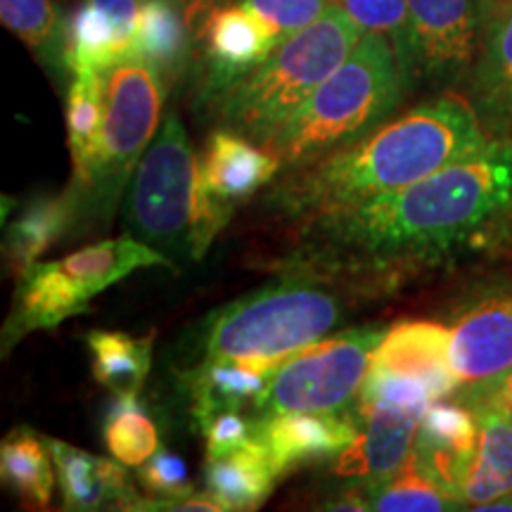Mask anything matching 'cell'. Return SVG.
<instances>
[{"label":"cell","mask_w":512,"mask_h":512,"mask_svg":"<svg viewBox=\"0 0 512 512\" xmlns=\"http://www.w3.org/2000/svg\"><path fill=\"white\" fill-rule=\"evenodd\" d=\"M105 444L126 467H140L159 448L155 420L145 411L140 392L117 394L105 415Z\"/></svg>","instance_id":"obj_29"},{"label":"cell","mask_w":512,"mask_h":512,"mask_svg":"<svg viewBox=\"0 0 512 512\" xmlns=\"http://www.w3.org/2000/svg\"><path fill=\"white\" fill-rule=\"evenodd\" d=\"M512 230V138L406 188L306 216L294 271L389 283L482 252Z\"/></svg>","instance_id":"obj_1"},{"label":"cell","mask_w":512,"mask_h":512,"mask_svg":"<svg viewBox=\"0 0 512 512\" xmlns=\"http://www.w3.org/2000/svg\"><path fill=\"white\" fill-rule=\"evenodd\" d=\"M358 437L335 458L337 477L377 486L411 458L422 413L408 408L368 403L356 408Z\"/></svg>","instance_id":"obj_12"},{"label":"cell","mask_w":512,"mask_h":512,"mask_svg":"<svg viewBox=\"0 0 512 512\" xmlns=\"http://www.w3.org/2000/svg\"><path fill=\"white\" fill-rule=\"evenodd\" d=\"M192 38L195 36L188 19L176 0H143L133 53L150 62L164 81L176 79L183 72Z\"/></svg>","instance_id":"obj_26"},{"label":"cell","mask_w":512,"mask_h":512,"mask_svg":"<svg viewBox=\"0 0 512 512\" xmlns=\"http://www.w3.org/2000/svg\"><path fill=\"white\" fill-rule=\"evenodd\" d=\"M200 430L207 444V458H221L254 439L256 418H245L238 411H221L202 420Z\"/></svg>","instance_id":"obj_34"},{"label":"cell","mask_w":512,"mask_h":512,"mask_svg":"<svg viewBox=\"0 0 512 512\" xmlns=\"http://www.w3.org/2000/svg\"><path fill=\"white\" fill-rule=\"evenodd\" d=\"M451 361L460 387L512 368V275L463 299L451 318Z\"/></svg>","instance_id":"obj_11"},{"label":"cell","mask_w":512,"mask_h":512,"mask_svg":"<svg viewBox=\"0 0 512 512\" xmlns=\"http://www.w3.org/2000/svg\"><path fill=\"white\" fill-rule=\"evenodd\" d=\"M363 31L387 36L401 57L406 46L408 0H335Z\"/></svg>","instance_id":"obj_32"},{"label":"cell","mask_w":512,"mask_h":512,"mask_svg":"<svg viewBox=\"0 0 512 512\" xmlns=\"http://www.w3.org/2000/svg\"><path fill=\"white\" fill-rule=\"evenodd\" d=\"M342 316L335 292L318 275L290 273L211 313L202 325V361H242L273 375Z\"/></svg>","instance_id":"obj_6"},{"label":"cell","mask_w":512,"mask_h":512,"mask_svg":"<svg viewBox=\"0 0 512 512\" xmlns=\"http://www.w3.org/2000/svg\"><path fill=\"white\" fill-rule=\"evenodd\" d=\"M491 140L470 100L446 91L344 150L285 171L268 200L294 219H306L418 183Z\"/></svg>","instance_id":"obj_2"},{"label":"cell","mask_w":512,"mask_h":512,"mask_svg":"<svg viewBox=\"0 0 512 512\" xmlns=\"http://www.w3.org/2000/svg\"><path fill=\"white\" fill-rule=\"evenodd\" d=\"M280 169L283 164L273 152L223 126L207 138L200 159L204 190L228 204L249 200L271 185Z\"/></svg>","instance_id":"obj_18"},{"label":"cell","mask_w":512,"mask_h":512,"mask_svg":"<svg viewBox=\"0 0 512 512\" xmlns=\"http://www.w3.org/2000/svg\"><path fill=\"white\" fill-rule=\"evenodd\" d=\"M477 451L463 482V503L472 510L512 496V418L482 415Z\"/></svg>","instance_id":"obj_25"},{"label":"cell","mask_w":512,"mask_h":512,"mask_svg":"<svg viewBox=\"0 0 512 512\" xmlns=\"http://www.w3.org/2000/svg\"><path fill=\"white\" fill-rule=\"evenodd\" d=\"M74 221H79V200L72 188L62 195L31 202L27 211L10 223L5 235V256L12 273L19 278L29 266H34Z\"/></svg>","instance_id":"obj_22"},{"label":"cell","mask_w":512,"mask_h":512,"mask_svg":"<svg viewBox=\"0 0 512 512\" xmlns=\"http://www.w3.org/2000/svg\"><path fill=\"white\" fill-rule=\"evenodd\" d=\"M55 456L57 484L62 489V503L67 510H138L140 496L128 482L117 458L107 460L81 451L67 441L50 439Z\"/></svg>","instance_id":"obj_19"},{"label":"cell","mask_w":512,"mask_h":512,"mask_svg":"<svg viewBox=\"0 0 512 512\" xmlns=\"http://www.w3.org/2000/svg\"><path fill=\"white\" fill-rule=\"evenodd\" d=\"M366 498L368 508L380 512H441L463 508L451 491H446L422 470L413 453L392 477L377 486H368Z\"/></svg>","instance_id":"obj_28"},{"label":"cell","mask_w":512,"mask_h":512,"mask_svg":"<svg viewBox=\"0 0 512 512\" xmlns=\"http://www.w3.org/2000/svg\"><path fill=\"white\" fill-rule=\"evenodd\" d=\"M399 55L387 36L366 31L347 60L266 145L285 171L358 143L396 112L406 95Z\"/></svg>","instance_id":"obj_3"},{"label":"cell","mask_w":512,"mask_h":512,"mask_svg":"<svg viewBox=\"0 0 512 512\" xmlns=\"http://www.w3.org/2000/svg\"><path fill=\"white\" fill-rule=\"evenodd\" d=\"M453 399L470 408L477 418H482V415H508L512 418V368L484 382L458 387Z\"/></svg>","instance_id":"obj_35"},{"label":"cell","mask_w":512,"mask_h":512,"mask_svg":"<svg viewBox=\"0 0 512 512\" xmlns=\"http://www.w3.org/2000/svg\"><path fill=\"white\" fill-rule=\"evenodd\" d=\"M486 5L482 43L465 79V98L491 138H512V0Z\"/></svg>","instance_id":"obj_15"},{"label":"cell","mask_w":512,"mask_h":512,"mask_svg":"<svg viewBox=\"0 0 512 512\" xmlns=\"http://www.w3.org/2000/svg\"><path fill=\"white\" fill-rule=\"evenodd\" d=\"M233 211L235 204L204 190L188 131L176 114H169L128 183L126 233L169 261H200Z\"/></svg>","instance_id":"obj_4"},{"label":"cell","mask_w":512,"mask_h":512,"mask_svg":"<svg viewBox=\"0 0 512 512\" xmlns=\"http://www.w3.org/2000/svg\"><path fill=\"white\" fill-rule=\"evenodd\" d=\"M278 472L261 441L254 439L221 458H207V491L228 510H256L264 505L278 482Z\"/></svg>","instance_id":"obj_20"},{"label":"cell","mask_w":512,"mask_h":512,"mask_svg":"<svg viewBox=\"0 0 512 512\" xmlns=\"http://www.w3.org/2000/svg\"><path fill=\"white\" fill-rule=\"evenodd\" d=\"M162 252L131 235L102 240L60 261H36L19 275L15 302L3 325V354L38 330H53L62 320L83 313L91 299L138 268L169 266Z\"/></svg>","instance_id":"obj_7"},{"label":"cell","mask_w":512,"mask_h":512,"mask_svg":"<svg viewBox=\"0 0 512 512\" xmlns=\"http://www.w3.org/2000/svg\"><path fill=\"white\" fill-rule=\"evenodd\" d=\"M382 335L380 325H368L323 337L297 351L268 377L264 394L252 403L254 418L294 411H347L361 394Z\"/></svg>","instance_id":"obj_9"},{"label":"cell","mask_w":512,"mask_h":512,"mask_svg":"<svg viewBox=\"0 0 512 512\" xmlns=\"http://www.w3.org/2000/svg\"><path fill=\"white\" fill-rule=\"evenodd\" d=\"M271 373L242 361H202L188 377L197 425L221 411H240L264 394Z\"/></svg>","instance_id":"obj_24"},{"label":"cell","mask_w":512,"mask_h":512,"mask_svg":"<svg viewBox=\"0 0 512 512\" xmlns=\"http://www.w3.org/2000/svg\"><path fill=\"white\" fill-rule=\"evenodd\" d=\"M176 3L178 8L183 10L185 19H188L192 36L197 38L200 29L204 27V22H207V19L219 8H226V5L233 3V0H176Z\"/></svg>","instance_id":"obj_36"},{"label":"cell","mask_w":512,"mask_h":512,"mask_svg":"<svg viewBox=\"0 0 512 512\" xmlns=\"http://www.w3.org/2000/svg\"><path fill=\"white\" fill-rule=\"evenodd\" d=\"M102 126H105L102 74L95 69L76 72L67 95V143L72 152V192L76 200L91 185L95 169H98Z\"/></svg>","instance_id":"obj_21"},{"label":"cell","mask_w":512,"mask_h":512,"mask_svg":"<svg viewBox=\"0 0 512 512\" xmlns=\"http://www.w3.org/2000/svg\"><path fill=\"white\" fill-rule=\"evenodd\" d=\"M489 0H408L406 86L451 88L467 79L482 43Z\"/></svg>","instance_id":"obj_10"},{"label":"cell","mask_w":512,"mask_h":512,"mask_svg":"<svg viewBox=\"0 0 512 512\" xmlns=\"http://www.w3.org/2000/svg\"><path fill=\"white\" fill-rule=\"evenodd\" d=\"M358 24L335 5L311 27L287 36L259 67L211 100L223 128L266 147L361 41Z\"/></svg>","instance_id":"obj_5"},{"label":"cell","mask_w":512,"mask_h":512,"mask_svg":"<svg viewBox=\"0 0 512 512\" xmlns=\"http://www.w3.org/2000/svg\"><path fill=\"white\" fill-rule=\"evenodd\" d=\"M370 373L420 380L439 399L456 394L460 380L451 361V328L439 320H403L384 332L373 351Z\"/></svg>","instance_id":"obj_16"},{"label":"cell","mask_w":512,"mask_h":512,"mask_svg":"<svg viewBox=\"0 0 512 512\" xmlns=\"http://www.w3.org/2000/svg\"><path fill=\"white\" fill-rule=\"evenodd\" d=\"M152 342L155 332L145 337L117 330L88 332L86 344L93 356L95 380L114 394L140 392L152 368Z\"/></svg>","instance_id":"obj_27"},{"label":"cell","mask_w":512,"mask_h":512,"mask_svg":"<svg viewBox=\"0 0 512 512\" xmlns=\"http://www.w3.org/2000/svg\"><path fill=\"white\" fill-rule=\"evenodd\" d=\"M479 420L470 408L451 401H434L422 413L413 456L434 482L463 503V482L477 451Z\"/></svg>","instance_id":"obj_17"},{"label":"cell","mask_w":512,"mask_h":512,"mask_svg":"<svg viewBox=\"0 0 512 512\" xmlns=\"http://www.w3.org/2000/svg\"><path fill=\"white\" fill-rule=\"evenodd\" d=\"M261 22L271 29L275 41L283 43L287 36L297 34L335 8V0H242Z\"/></svg>","instance_id":"obj_30"},{"label":"cell","mask_w":512,"mask_h":512,"mask_svg":"<svg viewBox=\"0 0 512 512\" xmlns=\"http://www.w3.org/2000/svg\"><path fill=\"white\" fill-rule=\"evenodd\" d=\"M105 126L98 169L79 195V221L110 223L140 159L159 131L164 79L143 57L131 53L102 69Z\"/></svg>","instance_id":"obj_8"},{"label":"cell","mask_w":512,"mask_h":512,"mask_svg":"<svg viewBox=\"0 0 512 512\" xmlns=\"http://www.w3.org/2000/svg\"><path fill=\"white\" fill-rule=\"evenodd\" d=\"M0 17L34 50L48 48L57 34V12L50 0H0Z\"/></svg>","instance_id":"obj_31"},{"label":"cell","mask_w":512,"mask_h":512,"mask_svg":"<svg viewBox=\"0 0 512 512\" xmlns=\"http://www.w3.org/2000/svg\"><path fill=\"white\" fill-rule=\"evenodd\" d=\"M138 479L143 484L147 494L162 501H178V498H188L195 494V484L188 475V467L176 453L157 448L152 458H147L138 467Z\"/></svg>","instance_id":"obj_33"},{"label":"cell","mask_w":512,"mask_h":512,"mask_svg":"<svg viewBox=\"0 0 512 512\" xmlns=\"http://www.w3.org/2000/svg\"><path fill=\"white\" fill-rule=\"evenodd\" d=\"M204 53V98L216 100L226 88L259 67L278 46L271 29L245 5H226L197 34Z\"/></svg>","instance_id":"obj_14"},{"label":"cell","mask_w":512,"mask_h":512,"mask_svg":"<svg viewBox=\"0 0 512 512\" xmlns=\"http://www.w3.org/2000/svg\"><path fill=\"white\" fill-rule=\"evenodd\" d=\"M358 437L356 413H275L256 418V439L266 448L278 477L306 465L335 460Z\"/></svg>","instance_id":"obj_13"},{"label":"cell","mask_w":512,"mask_h":512,"mask_svg":"<svg viewBox=\"0 0 512 512\" xmlns=\"http://www.w3.org/2000/svg\"><path fill=\"white\" fill-rule=\"evenodd\" d=\"M55 472V456L53 448H50V439L38 437L29 427H17L0 444L3 484L27 508H50Z\"/></svg>","instance_id":"obj_23"}]
</instances>
